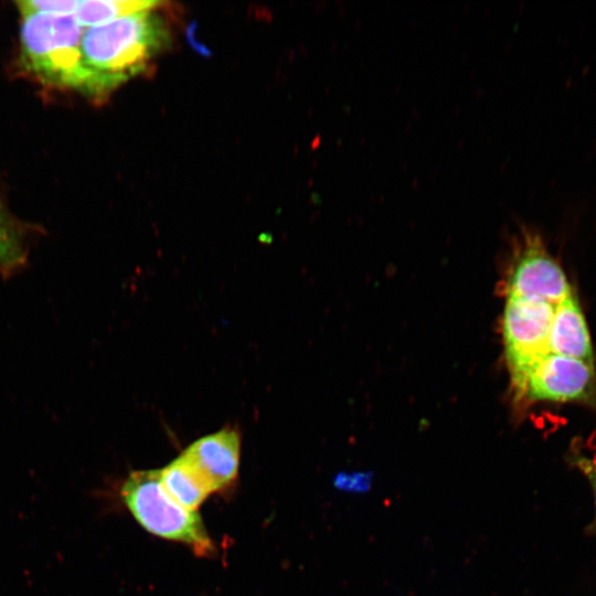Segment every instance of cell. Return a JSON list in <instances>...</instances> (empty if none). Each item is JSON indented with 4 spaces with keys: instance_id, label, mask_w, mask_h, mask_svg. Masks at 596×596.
<instances>
[{
    "instance_id": "52a82bcc",
    "label": "cell",
    "mask_w": 596,
    "mask_h": 596,
    "mask_svg": "<svg viewBox=\"0 0 596 596\" xmlns=\"http://www.w3.org/2000/svg\"><path fill=\"white\" fill-rule=\"evenodd\" d=\"M181 456L214 492L228 486L237 475L240 438L236 432L223 429L195 440Z\"/></svg>"
},
{
    "instance_id": "ba28073f",
    "label": "cell",
    "mask_w": 596,
    "mask_h": 596,
    "mask_svg": "<svg viewBox=\"0 0 596 596\" xmlns=\"http://www.w3.org/2000/svg\"><path fill=\"white\" fill-rule=\"evenodd\" d=\"M549 352L588 363L594 362L587 323L574 294L554 307Z\"/></svg>"
},
{
    "instance_id": "3957f363",
    "label": "cell",
    "mask_w": 596,
    "mask_h": 596,
    "mask_svg": "<svg viewBox=\"0 0 596 596\" xmlns=\"http://www.w3.org/2000/svg\"><path fill=\"white\" fill-rule=\"evenodd\" d=\"M124 503L150 533L185 543L199 554L213 550L211 539L196 511L177 503L163 489L160 471H132L120 488Z\"/></svg>"
},
{
    "instance_id": "9c48e42d",
    "label": "cell",
    "mask_w": 596,
    "mask_h": 596,
    "mask_svg": "<svg viewBox=\"0 0 596 596\" xmlns=\"http://www.w3.org/2000/svg\"><path fill=\"white\" fill-rule=\"evenodd\" d=\"M159 471L166 492L188 510L196 511L212 492L200 473L182 456Z\"/></svg>"
},
{
    "instance_id": "8fae6325",
    "label": "cell",
    "mask_w": 596,
    "mask_h": 596,
    "mask_svg": "<svg viewBox=\"0 0 596 596\" xmlns=\"http://www.w3.org/2000/svg\"><path fill=\"white\" fill-rule=\"evenodd\" d=\"M24 260L21 241L0 207V269L11 272Z\"/></svg>"
},
{
    "instance_id": "7c38bea8",
    "label": "cell",
    "mask_w": 596,
    "mask_h": 596,
    "mask_svg": "<svg viewBox=\"0 0 596 596\" xmlns=\"http://www.w3.org/2000/svg\"><path fill=\"white\" fill-rule=\"evenodd\" d=\"M375 475L371 470L341 471L333 477V487L343 493L363 496L372 491Z\"/></svg>"
},
{
    "instance_id": "7a4b0ae2",
    "label": "cell",
    "mask_w": 596,
    "mask_h": 596,
    "mask_svg": "<svg viewBox=\"0 0 596 596\" xmlns=\"http://www.w3.org/2000/svg\"><path fill=\"white\" fill-rule=\"evenodd\" d=\"M20 51L24 67L43 82L86 92L82 61L84 29L74 14H21Z\"/></svg>"
},
{
    "instance_id": "30bf717a",
    "label": "cell",
    "mask_w": 596,
    "mask_h": 596,
    "mask_svg": "<svg viewBox=\"0 0 596 596\" xmlns=\"http://www.w3.org/2000/svg\"><path fill=\"white\" fill-rule=\"evenodd\" d=\"M158 4L151 0H78L74 15L83 28H89L151 10Z\"/></svg>"
},
{
    "instance_id": "5b68a950",
    "label": "cell",
    "mask_w": 596,
    "mask_h": 596,
    "mask_svg": "<svg viewBox=\"0 0 596 596\" xmlns=\"http://www.w3.org/2000/svg\"><path fill=\"white\" fill-rule=\"evenodd\" d=\"M507 292L554 306L573 294L561 265L533 231L524 228L518 240Z\"/></svg>"
},
{
    "instance_id": "4fadbf2b",
    "label": "cell",
    "mask_w": 596,
    "mask_h": 596,
    "mask_svg": "<svg viewBox=\"0 0 596 596\" xmlns=\"http://www.w3.org/2000/svg\"><path fill=\"white\" fill-rule=\"evenodd\" d=\"M20 14L57 13L74 14L78 0H23L17 2Z\"/></svg>"
},
{
    "instance_id": "5bb4252c",
    "label": "cell",
    "mask_w": 596,
    "mask_h": 596,
    "mask_svg": "<svg viewBox=\"0 0 596 596\" xmlns=\"http://www.w3.org/2000/svg\"><path fill=\"white\" fill-rule=\"evenodd\" d=\"M594 489H595V497H596V475L594 476Z\"/></svg>"
},
{
    "instance_id": "6da1fadb",
    "label": "cell",
    "mask_w": 596,
    "mask_h": 596,
    "mask_svg": "<svg viewBox=\"0 0 596 596\" xmlns=\"http://www.w3.org/2000/svg\"><path fill=\"white\" fill-rule=\"evenodd\" d=\"M166 42V28L150 10L85 28L81 45L85 93L105 96L142 72Z\"/></svg>"
},
{
    "instance_id": "277c9868",
    "label": "cell",
    "mask_w": 596,
    "mask_h": 596,
    "mask_svg": "<svg viewBox=\"0 0 596 596\" xmlns=\"http://www.w3.org/2000/svg\"><path fill=\"white\" fill-rule=\"evenodd\" d=\"M554 305L508 296L502 336L505 360L515 391L522 396L528 376L549 354Z\"/></svg>"
},
{
    "instance_id": "8992f818",
    "label": "cell",
    "mask_w": 596,
    "mask_h": 596,
    "mask_svg": "<svg viewBox=\"0 0 596 596\" xmlns=\"http://www.w3.org/2000/svg\"><path fill=\"white\" fill-rule=\"evenodd\" d=\"M522 396L535 401L596 402L594 363L549 353L528 376Z\"/></svg>"
}]
</instances>
